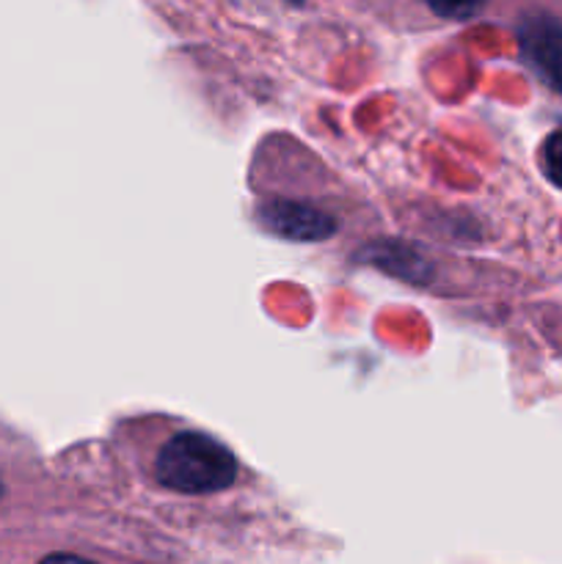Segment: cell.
<instances>
[{
  "label": "cell",
  "mask_w": 562,
  "mask_h": 564,
  "mask_svg": "<svg viewBox=\"0 0 562 564\" xmlns=\"http://www.w3.org/2000/svg\"><path fill=\"white\" fill-rule=\"evenodd\" d=\"M154 474L180 494H215L235 482L237 460L220 441L204 433H180L160 449Z\"/></svg>",
  "instance_id": "6da1fadb"
},
{
  "label": "cell",
  "mask_w": 562,
  "mask_h": 564,
  "mask_svg": "<svg viewBox=\"0 0 562 564\" xmlns=\"http://www.w3.org/2000/svg\"><path fill=\"white\" fill-rule=\"evenodd\" d=\"M518 42L527 64L562 91V22L551 14H529L518 25Z\"/></svg>",
  "instance_id": "7a4b0ae2"
},
{
  "label": "cell",
  "mask_w": 562,
  "mask_h": 564,
  "mask_svg": "<svg viewBox=\"0 0 562 564\" xmlns=\"http://www.w3.org/2000/svg\"><path fill=\"white\" fill-rule=\"evenodd\" d=\"M259 220L264 224V229L290 237V240H323V237L334 235L336 229V224L325 213L309 207V204L292 202L264 204L259 209Z\"/></svg>",
  "instance_id": "3957f363"
},
{
  "label": "cell",
  "mask_w": 562,
  "mask_h": 564,
  "mask_svg": "<svg viewBox=\"0 0 562 564\" xmlns=\"http://www.w3.org/2000/svg\"><path fill=\"white\" fill-rule=\"evenodd\" d=\"M444 20H468L485 6V0H424Z\"/></svg>",
  "instance_id": "277c9868"
},
{
  "label": "cell",
  "mask_w": 562,
  "mask_h": 564,
  "mask_svg": "<svg viewBox=\"0 0 562 564\" xmlns=\"http://www.w3.org/2000/svg\"><path fill=\"white\" fill-rule=\"evenodd\" d=\"M543 169H545V176H549L556 187H562V130L551 132V135L545 138Z\"/></svg>",
  "instance_id": "5b68a950"
},
{
  "label": "cell",
  "mask_w": 562,
  "mask_h": 564,
  "mask_svg": "<svg viewBox=\"0 0 562 564\" xmlns=\"http://www.w3.org/2000/svg\"><path fill=\"white\" fill-rule=\"evenodd\" d=\"M39 564H94L88 560H80V556H72V554H53L47 560H42Z\"/></svg>",
  "instance_id": "8992f818"
},
{
  "label": "cell",
  "mask_w": 562,
  "mask_h": 564,
  "mask_svg": "<svg viewBox=\"0 0 562 564\" xmlns=\"http://www.w3.org/2000/svg\"><path fill=\"white\" fill-rule=\"evenodd\" d=\"M0 496H3V485H0Z\"/></svg>",
  "instance_id": "52a82bcc"
}]
</instances>
